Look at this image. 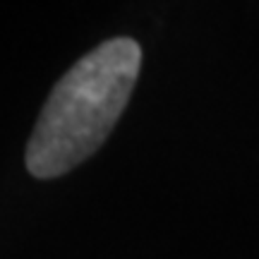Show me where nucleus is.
<instances>
[{"instance_id":"nucleus-1","label":"nucleus","mask_w":259,"mask_h":259,"mask_svg":"<svg viewBox=\"0 0 259 259\" xmlns=\"http://www.w3.org/2000/svg\"><path fill=\"white\" fill-rule=\"evenodd\" d=\"M139 65V44L120 36L103 41L60 77L29 137L31 176H63L101 147L132 96Z\"/></svg>"}]
</instances>
